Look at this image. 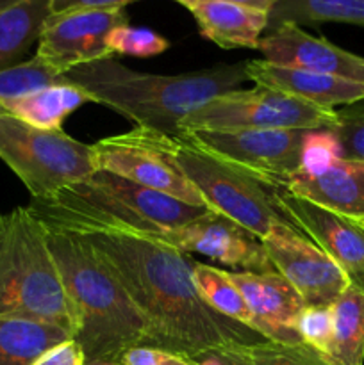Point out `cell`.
I'll list each match as a JSON object with an SVG mask.
<instances>
[{
  "label": "cell",
  "instance_id": "6da1fadb",
  "mask_svg": "<svg viewBox=\"0 0 364 365\" xmlns=\"http://www.w3.org/2000/svg\"><path fill=\"white\" fill-rule=\"evenodd\" d=\"M34 212V210H32ZM45 223L77 232L118 278L150 330L148 348L200 359L221 346L268 341L214 312L193 282V260L157 235L118 223L34 212Z\"/></svg>",
  "mask_w": 364,
  "mask_h": 365
},
{
  "label": "cell",
  "instance_id": "7a4b0ae2",
  "mask_svg": "<svg viewBox=\"0 0 364 365\" xmlns=\"http://www.w3.org/2000/svg\"><path fill=\"white\" fill-rule=\"evenodd\" d=\"M248 81L245 63L181 75L143 73L113 57L71 68L59 84L82 89L91 102L103 103L131 120L136 127L168 135H181V121L213 100L239 89Z\"/></svg>",
  "mask_w": 364,
  "mask_h": 365
},
{
  "label": "cell",
  "instance_id": "3957f363",
  "mask_svg": "<svg viewBox=\"0 0 364 365\" xmlns=\"http://www.w3.org/2000/svg\"><path fill=\"white\" fill-rule=\"evenodd\" d=\"M45 225L50 252L77 316L74 339L84 349L86 365H120L128 349L148 346L145 317L91 246L70 228Z\"/></svg>",
  "mask_w": 364,
  "mask_h": 365
},
{
  "label": "cell",
  "instance_id": "277c9868",
  "mask_svg": "<svg viewBox=\"0 0 364 365\" xmlns=\"http://www.w3.org/2000/svg\"><path fill=\"white\" fill-rule=\"evenodd\" d=\"M0 319L54 324L71 339L77 331L46 225L29 207L0 212Z\"/></svg>",
  "mask_w": 364,
  "mask_h": 365
},
{
  "label": "cell",
  "instance_id": "5b68a950",
  "mask_svg": "<svg viewBox=\"0 0 364 365\" xmlns=\"http://www.w3.org/2000/svg\"><path fill=\"white\" fill-rule=\"evenodd\" d=\"M29 209L34 212L125 225L150 234L173 230L209 210L206 207L189 205L173 196L152 191L102 170L64 185L50 198H31Z\"/></svg>",
  "mask_w": 364,
  "mask_h": 365
},
{
  "label": "cell",
  "instance_id": "8992f818",
  "mask_svg": "<svg viewBox=\"0 0 364 365\" xmlns=\"http://www.w3.org/2000/svg\"><path fill=\"white\" fill-rule=\"evenodd\" d=\"M164 143L178 168L198 189L207 209L231 217L261 241L277 223L293 225L278 203L277 187L264 184L182 135L166 134Z\"/></svg>",
  "mask_w": 364,
  "mask_h": 365
},
{
  "label": "cell",
  "instance_id": "52a82bcc",
  "mask_svg": "<svg viewBox=\"0 0 364 365\" xmlns=\"http://www.w3.org/2000/svg\"><path fill=\"white\" fill-rule=\"evenodd\" d=\"M0 159L34 200H46L64 185L96 171L91 145L63 130H43L0 113Z\"/></svg>",
  "mask_w": 364,
  "mask_h": 365
},
{
  "label": "cell",
  "instance_id": "ba28073f",
  "mask_svg": "<svg viewBox=\"0 0 364 365\" xmlns=\"http://www.w3.org/2000/svg\"><path fill=\"white\" fill-rule=\"evenodd\" d=\"M335 109L314 106L302 98L256 86L214 96L181 121V130L227 128H300L332 130Z\"/></svg>",
  "mask_w": 364,
  "mask_h": 365
},
{
  "label": "cell",
  "instance_id": "9c48e42d",
  "mask_svg": "<svg viewBox=\"0 0 364 365\" xmlns=\"http://www.w3.org/2000/svg\"><path fill=\"white\" fill-rule=\"evenodd\" d=\"M309 132L300 128H196L181 132V135L278 189L285 187L302 168Z\"/></svg>",
  "mask_w": 364,
  "mask_h": 365
},
{
  "label": "cell",
  "instance_id": "30bf717a",
  "mask_svg": "<svg viewBox=\"0 0 364 365\" xmlns=\"http://www.w3.org/2000/svg\"><path fill=\"white\" fill-rule=\"evenodd\" d=\"M164 135L163 132L134 127L125 134L100 139L91 145L95 168L152 191L173 196L189 205L207 209L198 189L189 182L168 152Z\"/></svg>",
  "mask_w": 364,
  "mask_h": 365
},
{
  "label": "cell",
  "instance_id": "8fae6325",
  "mask_svg": "<svg viewBox=\"0 0 364 365\" xmlns=\"http://www.w3.org/2000/svg\"><path fill=\"white\" fill-rule=\"evenodd\" d=\"M263 246L271 266L296 289L305 307H330L350 285L334 260L295 225L277 223Z\"/></svg>",
  "mask_w": 364,
  "mask_h": 365
},
{
  "label": "cell",
  "instance_id": "7c38bea8",
  "mask_svg": "<svg viewBox=\"0 0 364 365\" xmlns=\"http://www.w3.org/2000/svg\"><path fill=\"white\" fill-rule=\"evenodd\" d=\"M121 25H127L123 9L52 13L43 25L36 57L61 75L81 64L114 57L107 46V38Z\"/></svg>",
  "mask_w": 364,
  "mask_h": 365
},
{
  "label": "cell",
  "instance_id": "4fadbf2b",
  "mask_svg": "<svg viewBox=\"0 0 364 365\" xmlns=\"http://www.w3.org/2000/svg\"><path fill=\"white\" fill-rule=\"evenodd\" d=\"M277 200L293 225L345 273L350 287L364 292L363 221L307 202L285 187L277 189Z\"/></svg>",
  "mask_w": 364,
  "mask_h": 365
},
{
  "label": "cell",
  "instance_id": "5bb4252c",
  "mask_svg": "<svg viewBox=\"0 0 364 365\" xmlns=\"http://www.w3.org/2000/svg\"><path fill=\"white\" fill-rule=\"evenodd\" d=\"M153 235L181 252L206 255L236 269L252 273L275 271L263 241L234 220L214 210H207L173 230Z\"/></svg>",
  "mask_w": 364,
  "mask_h": 365
},
{
  "label": "cell",
  "instance_id": "9a60e30c",
  "mask_svg": "<svg viewBox=\"0 0 364 365\" xmlns=\"http://www.w3.org/2000/svg\"><path fill=\"white\" fill-rule=\"evenodd\" d=\"M264 61L293 70L338 75L364 84V57L314 38L295 24H280L268 31L257 46Z\"/></svg>",
  "mask_w": 364,
  "mask_h": 365
},
{
  "label": "cell",
  "instance_id": "2e32d148",
  "mask_svg": "<svg viewBox=\"0 0 364 365\" xmlns=\"http://www.w3.org/2000/svg\"><path fill=\"white\" fill-rule=\"evenodd\" d=\"M228 277L252 310L257 334L282 344L302 342L296 331V321L305 309V303L280 273L228 271Z\"/></svg>",
  "mask_w": 364,
  "mask_h": 365
},
{
  "label": "cell",
  "instance_id": "e0dca14e",
  "mask_svg": "<svg viewBox=\"0 0 364 365\" xmlns=\"http://www.w3.org/2000/svg\"><path fill=\"white\" fill-rule=\"evenodd\" d=\"M285 189L343 216L364 217V160L335 157L320 170L293 175Z\"/></svg>",
  "mask_w": 364,
  "mask_h": 365
},
{
  "label": "cell",
  "instance_id": "ac0fdd59",
  "mask_svg": "<svg viewBox=\"0 0 364 365\" xmlns=\"http://www.w3.org/2000/svg\"><path fill=\"white\" fill-rule=\"evenodd\" d=\"M245 70L248 81L256 86L288 93L327 109H334L335 106H348L364 98L363 82L348 81L338 75L293 70V68L277 66L264 59L246 61Z\"/></svg>",
  "mask_w": 364,
  "mask_h": 365
},
{
  "label": "cell",
  "instance_id": "d6986e66",
  "mask_svg": "<svg viewBox=\"0 0 364 365\" xmlns=\"http://www.w3.org/2000/svg\"><path fill=\"white\" fill-rule=\"evenodd\" d=\"M188 9L200 32L221 48H257L270 13L225 0H196Z\"/></svg>",
  "mask_w": 364,
  "mask_h": 365
},
{
  "label": "cell",
  "instance_id": "ffe728a7",
  "mask_svg": "<svg viewBox=\"0 0 364 365\" xmlns=\"http://www.w3.org/2000/svg\"><path fill=\"white\" fill-rule=\"evenodd\" d=\"M50 14L52 0H0V71L24 61Z\"/></svg>",
  "mask_w": 364,
  "mask_h": 365
},
{
  "label": "cell",
  "instance_id": "44dd1931",
  "mask_svg": "<svg viewBox=\"0 0 364 365\" xmlns=\"http://www.w3.org/2000/svg\"><path fill=\"white\" fill-rule=\"evenodd\" d=\"M88 102L91 98L82 89L70 84H54L4 103L2 110L43 130H63V121Z\"/></svg>",
  "mask_w": 364,
  "mask_h": 365
},
{
  "label": "cell",
  "instance_id": "7402d4cb",
  "mask_svg": "<svg viewBox=\"0 0 364 365\" xmlns=\"http://www.w3.org/2000/svg\"><path fill=\"white\" fill-rule=\"evenodd\" d=\"M332 341L327 359L335 365L364 362V292L346 287L330 305Z\"/></svg>",
  "mask_w": 364,
  "mask_h": 365
},
{
  "label": "cell",
  "instance_id": "603a6c76",
  "mask_svg": "<svg viewBox=\"0 0 364 365\" xmlns=\"http://www.w3.org/2000/svg\"><path fill=\"white\" fill-rule=\"evenodd\" d=\"M71 339L63 328L24 319H0V365H32L46 349Z\"/></svg>",
  "mask_w": 364,
  "mask_h": 365
},
{
  "label": "cell",
  "instance_id": "cb8c5ba5",
  "mask_svg": "<svg viewBox=\"0 0 364 365\" xmlns=\"http://www.w3.org/2000/svg\"><path fill=\"white\" fill-rule=\"evenodd\" d=\"M338 21L364 27V0H277L268 31L280 24L310 25Z\"/></svg>",
  "mask_w": 364,
  "mask_h": 365
},
{
  "label": "cell",
  "instance_id": "d4e9b609",
  "mask_svg": "<svg viewBox=\"0 0 364 365\" xmlns=\"http://www.w3.org/2000/svg\"><path fill=\"white\" fill-rule=\"evenodd\" d=\"M223 365H335L313 348L300 344H282L273 341L250 342V344L221 346L213 349Z\"/></svg>",
  "mask_w": 364,
  "mask_h": 365
},
{
  "label": "cell",
  "instance_id": "484cf974",
  "mask_svg": "<svg viewBox=\"0 0 364 365\" xmlns=\"http://www.w3.org/2000/svg\"><path fill=\"white\" fill-rule=\"evenodd\" d=\"M193 282H195L200 298L214 312L256 331V317L250 307L246 305L241 291L228 277V271L195 262L193 264Z\"/></svg>",
  "mask_w": 364,
  "mask_h": 365
},
{
  "label": "cell",
  "instance_id": "4316f807",
  "mask_svg": "<svg viewBox=\"0 0 364 365\" xmlns=\"http://www.w3.org/2000/svg\"><path fill=\"white\" fill-rule=\"evenodd\" d=\"M59 71L46 66L36 56L29 61H21L16 66L0 71V113H6L2 110L4 103L49 88V86L59 84Z\"/></svg>",
  "mask_w": 364,
  "mask_h": 365
},
{
  "label": "cell",
  "instance_id": "83f0119b",
  "mask_svg": "<svg viewBox=\"0 0 364 365\" xmlns=\"http://www.w3.org/2000/svg\"><path fill=\"white\" fill-rule=\"evenodd\" d=\"M107 46L113 56L153 57L168 50L170 41L150 29L132 27L127 24L111 32L107 38Z\"/></svg>",
  "mask_w": 364,
  "mask_h": 365
},
{
  "label": "cell",
  "instance_id": "f1b7e54d",
  "mask_svg": "<svg viewBox=\"0 0 364 365\" xmlns=\"http://www.w3.org/2000/svg\"><path fill=\"white\" fill-rule=\"evenodd\" d=\"M335 127L332 128L341 157L364 160V98L335 110Z\"/></svg>",
  "mask_w": 364,
  "mask_h": 365
},
{
  "label": "cell",
  "instance_id": "f546056e",
  "mask_svg": "<svg viewBox=\"0 0 364 365\" xmlns=\"http://www.w3.org/2000/svg\"><path fill=\"white\" fill-rule=\"evenodd\" d=\"M296 331L303 344L327 359L332 341L330 307H305L296 321Z\"/></svg>",
  "mask_w": 364,
  "mask_h": 365
},
{
  "label": "cell",
  "instance_id": "4dcf8cb0",
  "mask_svg": "<svg viewBox=\"0 0 364 365\" xmlns=\"http://www.w3.org/2000/svg\"><path fill=\"white\" fill-rule=\"evenodd\" d=\"M120 365H200L195 359L178 355V353L166 351L159 348H148V346H138L132 348L121 356Z\"/></svg>",
  "mask_w": 364,
  "mask_h": 365
},
{
  "label": "cell",
  "instance_id": "1f68e13d",
  "mask_svg": "<svg viewBox=\"0 0 364 365\" xmlns=\"http://www.w3.org/2000/svg\"><path fill=\"white\" fill-rule=\"evenodd\" d=\"M32 365H86V355L82 346L75 339L61 342L54 348L46 349Z\"/></svg>",
  "mask_w": 364,
  "mask_h": 365
},
{
  "label": "cell",
  "instance_id": "d6a6232c",
  "mask_svg": "<svg viewBox=\"0 0 364 365\" xmlns=\"http://www.w3.org/2000/svg\"><path fill=\"white\" fill-rule=\"evenodd\" d=\"M136 0H52V13L75 9H123Z\"/></svg>",
  "mask_w": 364,
  "mask_h": 365
},
{
  "label": "cell",
  "instance_id": "836d02e7",
  "mask_svg": "<svg viewBox=\"0 0 364 365\" xmlns=\"http://www.w3.org/2000/svg\"><path fill=\"white\" fill-rule=\"evenodd\" d=\"M175 2H181L182 6L188 7L189 4L196 2V0H175ZM225 2H234V4H241V6L246 7H253V9H261L270 13L273 9V6L277 4V0H225Z\"/></svg>",
  "mask_w": 364,
  "mask_h": 365
},
{
  "label": "cell",
  "instance_id": "e575fe53",
  "mask_svg": "<svg viewBox=\"0 0 364 365\" xmlns=\"http://www.w3.org/2000/svg\"><path fill=\"white\" fill-rule=\"evenodd\" d=\"M196 362H198L200 365H223L221 364V360L216 359L213 353H207V355L200 356V359H196Z\"/></svg>",
  "mask_w": 364,
  "mask_h": 365
},
{
  "label": "cell",
  "instance_id": "d590c367",
  "mask_svg": "<svg viewBox=\"0 0 364 365\" xmlns=\"http://www.w3.org/2000/svg\"><path fill=\"white\" fill-rule=\"evenodd\" d=\"M93 365H114V364H93Z\"/></svg>",
  "mask_w": 364,
  "mask_h": 365
},
{
  "label": "cell",
  "instance_id": "8d00e7d4",
  "mask_svg": "<svg viewBox=\"0 0 364 365\" xmlns=\"http://www.w3.org/2000/svg\"><path fill=\"white\" fill-rule=\"evenodd\" d=\"M360 221H363V223H364V217H363V220H360Z\"/></svg>",
  "mask_w": 364,
  "mask_h": 365
}]
</instances>
